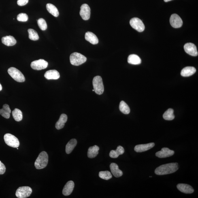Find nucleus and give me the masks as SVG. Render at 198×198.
Segmentation results:
<instances>
[{"instance_id":"obj_1","label":"nucleus","mask_w":198,"mask_h":198,"mask_svg":"<svg viewBox=\"0 0 198 198\" xmlns=\"http://www.w3.org/2000/svg\"><path fill=\"white\" fill-rule=\"evenodd\" d=\"M178 164L170 163L160 165L156 168L155 173L157 175H165L175 172L178 169Z\"/></svg>"},{"instance_id":"obj_10","label":"nucleus","mask_w":198,"mask_h":198,"mask_svg":"<svg viewBox=\"0 0 198 198\" xmlns=\"http://www.w3.org/2000/svg\"><path fill=\"white\" fill-rule=\"evenodd\" d=\"M90 7L87 4H84L80 7V16L83 20H87L89 19L91 14Z\"/></svg>"},{"instance_id":"obj_31","label":"nucleus","mask_w":198,"mask_h":198,"mask_svg":"<svg viewBox=\"0 0 198 198\" xmlns=\"http://www.w3.org/2000/svg\"><path fill=\"white\" fill-rule=\"evenodd\" d=\"M173 109H169L164 113L163 115V118L165 120H172L174 119L175 116L173 114Z\"/></svg>"},{"instance_id":"obj_25","label":"nucleus","mask_w":198,"mask_h":198,"mask_svg":"<svg viewBox=\"0 0 198 198\" xmlns=\"http://www.w3.org/2000/svg\"><path fill=\"white\" fill-rule=\"evenodd\" d=\"M128 63L133 65H139L141 63V60L138 56L131 54L128 58Z\"/></svg>"},{"instance_id":"obj_19","label":"nucleus","mask_w":198,"mask_h":198,"mask_svg":"<svg viewBox=\"0 0 198 198\" xmlns=\"http://www.w3.org/2000/svg\"><path fill=\"white\" fill-rule=\"evenodd\" d=\"M85 38L86 41L92 45H96L99 43V39L96 36L91 32H87L85 34Z\"/></svg>"},{"instance_id":"obj_24","label":"nucleus","mask_w":198,"mask_h":198,"mask_svg":"<svg viewBox=\"0 0 198 198\" xmlns=\"http://www.w3.org/2000/svg\"><path fill=\"white\" fill-rule=\"evenodd\" d=\"M124 152V150L123 147L121 146L118 147L116 150H112L109 153V156L112 158H118V156L123 154Z\"/></svg>"},{"instance_id":"obj_20","label":"nucleus","mask_w":198,"mask_h":198,"mask_svg":"<svg viewBox=\"0 0 198 198\" xmlns=\"http://www.w3.org/2000/svg\"><path fill=\"white\" fill-rule=\"evenodd\" d=\"M196 70L193 67H187L182 69L181 75L183 77H188L195 74Z\"/></svg>"},{"instance_id":"obj_21","label":"nucleus","mask_w":198,"mask_h":198,"mask_svg":"<svg viewBox=\"0 0 198 198\" xmlns=\"http://www.w3.org/2000/svg\"><path fill=\"white\" fill-rule=\"evenodd\" d=\"M110 169L111 173L116 178L121 177L123 173L122 172L118 169V167L116 164L112 163L110 165Z\"/></svg>"},{"instance_id":"obj_23","label":"nucleus","mask_w":198,"mask_h":198,"mask_svg":"<svg viewBox=\"0 0 198 198\" xmlns=\"http://www.w3.org/2000/svg\"><path fill=\"white\" fill-rule=\"evenodd\" d=\"M99 148L97 145L90 147L88 149L87 155L89 158H93L96 157L99 153Z\"/></svg>"},{"instance_id":"obj_32","label":"nucleus","mask_w":198,"mask_h":198,"mask_svg":"<svg viewBox=\"0 0 198 198\" xmlns=\"http://www.w3.org/2000/svg\"><path fill=\"white\" fill-rule=\"evenodd\" d=\"M99 176L100 178L106 180H110L112 177L110 172L107 171L100 172Z\"/></svg>"},{"instance_id":"obj_18","label":"nucleus","mask_w":198,"mask_h":198,"mask_svg":"<svg viewBox=\"0 0 198 198\" xmlns=\"http://www.w3.org/2000/svg\"><path fill=\"white\" fill-rule=\"evenodd\" d=\"M2 43L7 46H14L16 44L17 41L14 37L12 36H8L2 37Z\"/></svg>"},{"instance_id":"obj_14","label":"nucleus","mask_w":198,"mask_h":198,"mask_svg":"<svg viewBox=\"0 0 198 198\" xmlns=\"http://www.w3.org/2000/svg\"><path fill=\"white\" fill-rule=\"evenodd\" d=\"M155 145L154 143H150L145 144H141L136 145L135 147L134 150L137 152H142L146 151L153 148Z\"/></svg>"},{"instance_id":"obj_40","label":"nucleus","mask_w":198,"mask_h":198,"mask_svg":"<svg viewBox=\"0 0 198 198\" xmlns=\"http://www.w3.org/2000/svg\"><path fill=\"white\" fill-rule=\"evenodd\" d=\"M92 91H94V90H92Z\"/></svg>"},{"instance_id":"obj_9","label":"nucleus","mask_w":198,"mask_h":198,"mask_svg":"<svg viewBox=\"0 0 198 198\" xmlns=\"http://www.w3.org/2000/svg\"><path fill=\"white\" fill-rule=\"evenodd\" d=\"M48 65V62L43 59L36 60L32 62L31 64V67L35 70H41L46 69Z\"/></svg>"},{"instance_id":"obj_26","label":"nucleus","mask_w":198,"mask_h":198,"mask_svg":"<svg viewBox=\"0 0 198 198\" xmlns=\"http://www.w3.org/2000/svg\"><path fill=\"white\" fill-rule=\"evenodd\" d=\"M11 110L9 105L5 104L3 105L2 109H0V115L6 118H9L10 117Z\"/></svg>"},{"instance_id":"obj_22","label":"nucleus","mask_w":198,"mask_h":198,"mask_svg":"<svg viewBox=\"0 0 198 198\" xmlns=\"http://www.w3.org/2000/svg\"><path fill=\"white\" fill-rule=\"evenodd\" d=\"M68 117L67 115L62 114L56 124V127L57 130H60L64 127L65 124L67 121Z\"/></svg>"},{"instance_id":"obj_38","label":"nucleus","mask_w":198,"mask_h":198,"mask_svg":"<svg viewBox=\"0 0 198 198\" xmlns=\"http://www.w3.org/2000/svg\"><path fill=\"white\" fill-rule=\"evenodd\" d=\"M2 89V87L1 84L0 83V91H1Z\"/></svg>"},{"instance_id":"obj_11","label":"nucleus","mask_w":198,"mask_h":198,"mask_svg":"<svg viewBox=\"0 0 198 198\" xmlns=\"http://www.w3.org/2000/svg\"><path fill=\"white\" fill-rule=\"evenodd\" d=\"M185 52L193 56H197L198 53L197 47L195 44L192 43H188L185 44L184 46Z\"/></svg>"},{"instance_id":"obj_39","label":"nucleus","mask_w":198,"mask_h":198,"mask_svg":"<svg viewBox=\"0 0 198 198\" xmlns=\"http://www.w3.org/2000/svg\"><path fill=\"white\" fill-rule=\"evenodd\" d=\"M164 1L166 2H168L169 1H172V0H164Z\"/></svg>"},{"instance_id":"obj_30","label":"nucleus","mask_w":198,"mask_h":198,"mask_svg":"<svg viewBox=\"0 0 198 198\" xmlns=\"http://www.w3.org/2000/svg\"><path fill=\"white\" fill-rule=\"evenodd\" d=\"M119 109L121 112L124 114H129L130 112V109L129 106L124 101H121Z\"/></svg>"},{"instance_id":"obj_17","label":"nucleus","mask_w":198,"mask_h":198,"mask_svg":"<svg viewBox=\"0 0 198 198\" xmlns=\"http://www.w3.org/2000/svg\"><path fill=\"white\" fill-rule=\"evenodd\" d=\"M75 184L72 181H70L66 184L63 188V193L64 195L68 196L70 195L74 188Z\"/></svg>"},{"instance_id":"obj_6","label":"nucleus","mask_w":198,"mask_h":198,"mask_svg":"<svg viewBox=\"0 0 198 198\" xmlns=\"http://www.w3.org/2000/svg\"><path fill=\"white\" fill-rule=\"evenodd\" d=\"M4 139L6 144L9 146L17 148L20 146V142L18 139L10 134H6L4 136Z\"/></svg>"},{"instance_id":"obj_16","label":"nucleus","mask_w":198,"mask_h":198,"mask_svg":"<svg viewBox=\"0 0 198 198\" xmlns=\"http://www.w3.org/2000/svg\"><path fill=\"white\" fill-rule=\"evenodd\" d=\"M44 76L48 80H56L60 78V74L56 70H50L45 73Z\"/></svg>"},{"instance_id":"obj_33","label":"nucleus","mask_w":198,"mask_h":198,"mask_svg":"<svg viewBox=\"0 0 198 198\" xmlns=\"http://www.w3.org/2000/svg\"><path fill=\"white\" fill-rule=\"evenodd\" d=\"M28 33H29V38L31 40L36 41L38 40L39 37L37 32L35 30L32 29H29L28 30Z\"/></svg>"},{"instance_id":"obj_3","label":"nucleus","mask_w":198,"mask_h":198,"mask_svg":"<svg viewBox=\"0 0 198 198\" xmlns=\"http://www.w3.org/2000/svg\"><path fill=\"white\" fill-rule=\"evenodd\" d=\"M87 60L86 56L79 53L75 52L71 55L70 61L71 64L75 66H79L85 63Z\"/></svg>"},{"instance_id":"obj_7","label":"nucleus","mask_w":198,"mask_h":198,"mask_svg":"<svg viewBox=\"0 0 198 198\" xmlns=\"http://www.w3.org/2000/svg\"><path fill=\"white\" fill-rule=\"evenodd\" d=\"M32 192V188L29 187H20L17 190L16 195L18 198H26L30 196Z\"/></svg>"},{"instance_id":"obj_15","label":"nucleus","mask_w":198,"mask_h":198,"mask_svg":"<svg viewBox=\"0 0 198 198\" xmlns=\"http://www.w3.org/2000/svg\"><path fill=\"white\" fill-rule=\"evenodd\" d=\"M177 188L180 191L186 194H191L194 192L193 188L189 184H177Z\"/></svg>"},{"instance_id":"obj_28","label":"nucleus","mask_w":198,"mask_h":198,"mask_svg":"<svg viewBox=\"0 0 198 198\" xmlns=\"http://www.w3.org/2000/svg\"><path fill=\"white\" fill-rule=\"evenodd\" d=\"M46 9L48 12L52 14V16L55 17H57L59 16V13L58 9L53 5L51 3L47 4Z\"/></svg>"},{"instance_id":"obj_29","label":"nucleus","mask_w":198,"mask_h":198,"mask_svg":"<svg viewBox=\"0 0 198 198\" xmlns=\"http://www.w3.org/2000/svg\"><path fill=\"white\" fill-rule=\"evenodd\" d=\"M12 116L13 118L17 122H20L23 118L22 112L20 109H15L12 112Z\"/></svg>"},{"instance_id":"obj_13","label":"nucleus","mask_w":198,"mask_h":198,"mask_svg":"<svg viewBox=\"0 0 198 198\" xmlns=\"http://www.w3.org/2000/svg\"><path fill=\"white\" fill-rule=\"evenodd\" d=\"M174 154V151L169 149L168 148H163L161 151L156 153V156L160 158L170 157Z\"/></svg>"},{"instance_id":"obj_4","label":"nucleus","mask_w":198,"mask_h":198,"mask_svg":"<svg viewBox=\"0 0 198 198\" xmlns=\"http://www.w3.org/2000/svg\"><path fill=\"white\" fill-rule=\"evenodd\" d=\"M92 84L94 91L99 95H101L104 92V88L102 78L99 76H96L94 78Z\"/></svg>"},{"instance_id":"obj_36","label":"nucleus","mask_w":198,"mask_h":198,"mask_svg":"<svg viewBox=\"0 0 198 198\" xmlns=\"http://www.w3.org/2000/svg\"><path fill=\"white\" fill-rule=\"evenodd\" d=\"M6 169L5 165L0 161V175L3 174L5 172Z\"/></svg>"},{"instance_id":"obj_37","label":"nucleus","mask_w":198,"mask_h":198,"mask_svg":"<svg viewBox=\"0 0 198 198\" xmlns=\"http://www.w3.org/2000/svg\"><path fill=\"white\" fill-rule=\"evenodd\" d=\"M29 0H18L17 3L20 6H23L27 4Z\"/></svg>"},{"instance_id":"obj_34","label":"nucleus","mask_w":198,"mask_h":198,"mask_svg":"<svg viewBox=\"0 0 198 198\" xmlns=\"http://www.w3.org/2000/svg\"><path fill=\"white\" fill-rule=\"evenodd\" d=\"M37 24L40 29L42 31H45L47 28V24L44 19L41 18L37 21Z\"/></svg>"},{"instance_id":"obj_27","label":"nucleus","mask_w":198,"mask_h":198,"mask_svg":"<svg viewBox=\"0 0 198 198\" xmlns=\"http://www.w3.org/2000/svg\"><path fill=\"white\" fill-rule=\"evenodd\" d=\"M77 144V140L76 139H72L69 141L66 145L65 151L66 153L68 154L71 153L76 146Z\"/></svg>"},{"instance_id":"obj_2","label":"nucleus","mask_w":198,"mask_h":198,"mask_svg":"<svg viewBox=\"0 0 198 198\" xmlns=\"http://www.w3.org/2000/svg\"><path fill=\"white\" fill-rule=\"evenodd\" d=\"M49 156L46 152L43 151L39 154L35 163V166L37 169H40L45 168L48 165Z\"/></svg>"},{"instance_id":"obj_35","label":"nucleus","mask_w":198,"mask_h":198,"mask_svg":"<svg viewBox=\"0 0 198 198\" xmlns=\"http://www.w3.org/2000/svg\"><path fill=\"white\" fill-rule=\"evenodd\" d=\"M28 19V15L25 13H20L17 16V20L19 21L26 22L27 21Z\"/></svg>"},{"instance_id":"obj_5","label":"nucleus","mask_w":198,"mask_h":198,"mask_svg":"<svg viewBox=\"0 0 198 198\" xmlns=\"http://www.w3.org/2000/svg\"><path fill=\"white\" fill-rule=\"evenodd\" d=\"M9 75L16 82H23L25 81L24 75L21 72L16 68L11 67L8 70Z\"/></svg>"},{"instance_id":"obj_8","label":"nucleus","mask_w":198,"mask_h":198,"mask_svg":"<svg viewBox=\"0 0 198 198\" xmlns=\"http://www.w3.org/2000/svg\"><path fill=\"white\" fill-rule=\"evenodd\" d=\"M130 23L132 28L137 31L142 32L145 30L144 24L142 21L139 18L135 17L132 18L130 21Z\"/></svg>"},{"instance_id":"obj_12","label":"nucleus","mask_w":198,"mask_h":198,"mask_svg":"<svg viewBox=\"0 0 198 198\" xmlns=\"http://www.w3.org/2000/svg\"><path fill=\"white\" fill-rule=\"evenodd\" d=\"M170 23L174 28H180L183 25L182 19L178 14H173L171 15L170 18Z\"/></svg>"}]
</instances>
